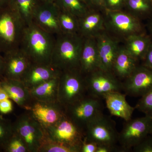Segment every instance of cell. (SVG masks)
<instances>
[{"label":"cell","mask_w":152,"mask_h":152,"mask_svg":"<svg viewBox=\"0 0 152 152\" xmlns=\"http://www.w3.org/2000/svg\"><path fill=\"white\" fill-rule=\"evenodd\" d=\"M56 36L34 23L26 26L19 48L33 64H50Z\"/></svg>","instance_id":"1"},{"label":"cell","mask_w":152,"mask_h":152,"mask_svg":"<svg viewBox=\"0 0 152 152\" xmlns=\"http://www.w3.org/2000/svg\"><path fill=\"white\" fill-rule=\"evenodd\" d=\"M84 38L79 34L56 36L50 65L60 72L80 70V57Z\"/></svg>","instance_id":"2"},{"label":"cell","mask_w":152,"mask_h":152,"mask_svg":"<svg viewBox=\"0 0 152 152\" xmlns=\"http://www.w3.org/2000/svg\"><path fill=\"white\" fill-rule=\"evenodd\" d=\"M26 26L10 4L0 8V51L19 49Z\"/></svg>","instance_id":"3"},{"label":"cell","mask_w":152,"mask_h":152,"mask_svg":"<svg viewBox=\"0 0 152 152\" xmlns=\"http://www.w3.org/2000/svg\"><path fill=\"white\" fill-rule=\"evenodd\" d=\"M104 28L119 42H124L131 36L145 33L142 20L124 10L104 11Z\"/></svg>","instance_id":"4"},{"label":"cell","mask_w":152,"mask_h":152,"mask_svg":"<svg viewBox=\"0 0 152 152\" xmlns=\"http://www.w3.org/2000/svg\"><path fill=\"white\" fill-rule=\"evenodd\" d=\"M87 95L85 76L79 70L61 72L59 77L58 102L65 108Z\"/></svg>","instance_id":"5"},{"label":"cell","mask_w":152,"mask_h":152,"mask_svg":"<svg viewBox=\"0 0 152 152\" xmlns=\"http://www.w3.org/2000/svg\"><path fill=\"white\" fill-rule=\"evenodd\" d=\"M101 100L87 95L66 107L65 115L85 133L87 126L103 114V105Z\"/></svg>","instance_id":"6"},{"label":"cell","mask_w":152,"mask_h":152,"mask_svg":"<svg viewBox=\"0 0 152 152\" xmlns=\"http://www.w3.org/2000/svg\"><path fill=\"white\" fill-rule=\"evenodd\" d=\"M13 127L14 132L24 142L29 152H39L46 133L29 111L18 117L13 123Z\"/></svg>","instance_id":"7"},{"label":"cell","mask_w":152,"mask_h":152,"mask_svg":"<svg viewBox=\"0 0 152 152\" xmlns=\"http://www.w3.org/2000/svg\"><path fill=\"white\" fill-rule=\"evenodd\" d=\"M118 137L115 123L104 114L90 123L85 131L84 139L87 141L109 146L122 152L121 147L117 146Z\"/></svg>","instance_id":"8"},{"label":"cell","mask_w":152,"mask_h":152,"mask_svg":"<svg viewBox=\"0 0 152 152\" xmlns=\"http://www.w3.org/2000/svg\"><path fill=\"white\" fill-rule=\"evenodd\" d=\"M152 118L148 116L125 121L119 133L118 143L122 152L129 151L150 134Z\"/></svg>","instance_id":"9"},{"label":"cell","mask_w":152,"mask_h":152,"mask_svg":"<svg viewBox=\"0 0 152 152\" xmlns=\"http://www.w3.org/2000/svg\"><path fill=\"white\" fill-rule=\"evenodd\" d=\"M87 94L103 99L110 93L123 91L122 81L113 73L98 69L85 76Z\"/></svg>","instance_id":"10"},{"label":"cell","mask_w":152,"mask_h":152,"mask_svg":"<svg viewBox=\"0 0 152 152\" xmlns=\"http://www.w3.org/2000/svg\"><path fill=\"white\" fill-rule=\"evenodd\" d=\"M45 130L47 136L52 140L81 149L85 133L65 115L58 122Z\"/></svg>","instance_id":"11"},{"label":"cell","mask_w":152,"mask_h":152,"mask_svg":"<svg viewBox=\"0 0 152 152\" xmlns=\"http://www.w3.org/2000/svg\"><path fill=\"white\" fill-rule=\"evenodd\" d=\"M123 91L132 97H141L152 89V69L138 65L122 81Z\"/></svg>","instance_id":"12"},{"label":"cell","mask_w":152,"mask_h":152,"mask_svg":"<svg viewBox=\"0 0 152 152\" xmlns=\"http://www.w3.org/2000/svg\"><path fill=\"white\" fill-rule=\"evenodd\" d=\"M28 111L45 129L54 125L65 115V108L58 102L34 100Z\"/></svg>","instance_id":"13"},{"label":"cell","mask_w":152,"mask_h":152,"mask_svg":"<svg viewBox=\"0 0 152 152\" xmlns=\"http://www.w3.org/2000/svg\"><path fill=\"white\" fill-rule=\"evenodd\" d=\"M95 38L99 53V69L113 73L114 61L121 46L120 42L110 35L105 30Z\"/></svg>","instance_id":"14"},{"label":"cell","mask_w":152,"mask_h":152,"mask_svg":"<svg viewBox=\"0 0 152 152\" xmlns=\"http://www.w3.org/2000/svg\"><path fill=\"white\" fill-rule=\"evenodd\" d=\"M3 57L4 79L21 80L32 64L28 57L20 48L4 54Z\"/></svg>","instance_id":"15"},{"label":"cell","mask_w":152,"mask_h":152,"mask_svg":"<svg viewBox=\"0 0 152 152\" xmlns=\"http://www.w3.org/2000/svg\"><path fill=\"white\" fill-rule=\"evenodd\" d=\"M33 23L55 36L62 33L58 22V8L53 3H41L37 9Z\"/></svg>","instance_id":"16"},{"label":"cell","mask_w":152,"mask_h":152,"mask_svg":"<svg viewBox=\"0 0 152 152\" xmlns=\"http://www.w3.org/2000/svg\"><path fill=\"white\" fill-rule=\"evenodd\" d=\"M104 11L90 9L79 18V34L84 38L95 37L104 31Z\"/></svg>","instance_id":"17"},{"label":"cell","mask_w":152,"mask_h":152,"mask_svg":"<svg viewBox=\"0 0 152 152\" xmlns=\"http://www.w3.org/2000/svg\"><path fill=\"white\" fill-rule=\"evenodd\" d=\"M61 72L50 64L32 63L21 81L30 90L44 82L58 77Z\"/></svg>","instance_id":"18"},{"label":"cell","mask_w":152,"mask_h":152,"mask_svg":"<svg viewBox=\"0 0 152 152\" xmlns=\"http://www.w3.org/2000/svg\"><path fill=\"white\" fill-rule=\"evenodd\" d=\"M2 87L10 99L21 107L29 110L34 102L30 90L21 80L4 79L0 80Z\"/></svg>","instance_id":"19"},{"label":"cell","mask_w":152,"mask_h":152,"mask_svg":"<svg viewBox=\"0 0 152 152\" xmlns=\"http://www.w3.org/2000/svg\"><path fill=\"white\" fill-rule=\"evenodd\" d=\"M99 53L95 37L84 38L80 61V71L84 76L99 69Z\"/></svg>","instance_id":"20"},{"label":"cell","mask_w":152,"mask_h":152,"mask_svg":"<svg viewBox=\"0 0 152 152\" xmlns=\"http://www.w3.org/2000/svg\"><path fill=\"white\" fill-rule=\"evenodd\" d=\"M126 96L121 92H115L107 94L103 98L111 115L122 118L125 121L132 118L136 110L135 107H132L128 103Z\"/></svg>","instance_id":"21"},{"label":"cell","mask_w":152,"mask_h":152,"mask_svg":"<svg viewBox=\"0 0 152 152\" xmlns=\"http://www.w3.org/2000/svg\"><path fill=\"white\" fill-rule=\"evenodd\" d=\"M137 61L131 56L124 46H121L114 61L112 72L122 81L129 77L138 64Z\"/></svg>","instance_id":"22"},{"label":"cell","mask_w":152,"mask_h":152,"mask_svg":"<svg viewBox=\"0 0 152 152\" xmlns=\"http://www.w3.org/2000/svg\"><path fill=\"white\" fill-rule=\"evenodd\" d=\"M152 38L145 33L131 36L124 41V48L131 56L139 61H143Z\"/></svg>","instance_id":"23"},{"label":"cell","mask_w":152,"mask_h":152,"mask_svg":"<svg viewBox=\"0 0 152 152\" xmlns=\"http://www.w3.org/2000/svg\"><path fill=\"white\" fill-rule=\"evenodd\" d=\"M59 77L42 83L30 90L33 99L47 102H58Z\"/></svg>","instance_id":"24"},{"label":"cell","mask_w":152,"mask_h":152,"mask_svg":"<svg viewBox=\"0 0 152 152\" xmlns=\"http://www.w3.org/2000/svg\"><path fill=\"white\" fill-rule=\"evenodd\" d=\"M40 3L39 0H11L9 4L28 26L32 23L34 15Z\"/></svg>","instance_id":"25"},{"label":"cell","mask_w":152,"mask_h":152,"mask_svg":"<svg viewBox=\"0 0 152 152\" xmlns=\"http://www.w3.org/2000/svg\"><path fill=\"white\" fill-rule=\"evenodd\" d=\"M123 10L141 20L152 16L151 0H126Z\"/></svg>","instance_id":"26"},{"label":"cell","mask_w":152,"mask_h":152,"mask_svg":"<svg viewBox=\"0 0 152 152\" xmlns=\"http://www.w3.org/2000/svg\"><path fill=\"white\" fill-rule=\"evenodd\" d=\"M53 2L58 8L69 12L78 18L90 10L83 0H54Z\"/></svg>","instance_id":"27"},{"label":"cell","mask_w":152,"mask_h":152,"mask_svg":"<svg viewBox=\"0 0 152 152\" xmlns=\"http://www.w3.org/2000/svg\"><path fill=\"white\" fill-rule=\"evenodd\" d=\"M58 22L62 33L78 34L79 18L77 17L69 12L58 9Z\"/></svg>","instance_id":"28"},{"label":"cell","mask_w":152,"mask_h":152,"mask_svg":"<svg viewBox=\"0 0 152 152\" xmlns=\"http://www.w3.org/2000/svg\"><path fill=\"white\" fill-rule=\"evenodd\" d=\"M39 152H80V149L57 142L50 140L47 135Z\"/></svg>","instance_id":"29"},{"label":"cell","mask_w":152,"mask_h":152,"mask_svg":"<svg viewBox=\"0 0 152 152\" xmlns=\"http://www.w3.org/2000/svg\"><path fill=\"white\" fill-rule=\"evenodd\" d=\"M13 133V123L0 116V150H4Z\"/></svg>","instance_id":"30"},{"label":"cell","mask_w":152,"mask_h":152,"mask_svg":"<svg viewBox=\"0 0 152 152\" xmlns=\"http://www.w3.org/2000/svg\"><path fill=\"white\" fill-rule=\"evenodd\" d=\"M3 151L6 152H29L24 142L15 132L6 145Z\"/></svg>","instance_id":"31"},{"label":"cell","mask_w":152,"mask_h":152,"mask_svg":"<svg viewBox=\"0 0 152 152\" xmlns=\"http://www.w3.org/2000/svg\"><path fill=\"white\" fill-rule=\"evenodd\" d=\"M135 107L145 115L152 118V89L141 96Z\"/></svg>","instance_id":"32"},{"label":"cell","mask_w":152,"mask_h":152,"mask_svg":"<svg viewBox=\"0 0 152 152\" xmlns=\"http://www.w3.org/2000/svg\"><path fill=\"white\" fill-rule=\"evenodd\" d=\"M126 0H103V8L104 11L123 10Z\"/></svg>","instance_id":"33"},{"label":"cell","mask_w":152,"mask_h":152,"mask_svg":"<svg viewBox=\"0 0 152 152\" xmlns=\"http://www.w3.org/2000/svg\"><path fill=\"white\" fill-rule=\"evenodd\" d=\"M132 150L134 152H152V136L151 134L147 136Z\"/></svg>","instance_id":"34"},{"label":"cell","mask_w":152,"mask_h":152,"mask_svg":"<svg viewBox=\"0 0 152 152\" xmlns=\"http://www.w3.org/2000/svg\"><path fill=\"white\" fill-rule=\"evenodd\" d=\"M13 106L10 99L0 102V113L3 114L10 113L12 111Z\"/></svg>","instance_id":"35"},{"label":"cell","mask_w":152,"mask_h":152,"mask_svg":"<svg viewBox=\"0 0 152 152\" xmlns=\"http://www.w3.org/2000/svg\"><path fill=\"white\" fill-rule=\"evenodd\" d=\"M98 146L96 143L87 141L84 139L81 147L80 152H96Z\"/></svg>","instance_id":"36"},{"label":"cell","mask_w":152,"mask_h":152,"mask_svg":"<svg viewBox=\"0 0 152 152\" xmlns=\"http://www.w3.org/2000/svg\"><path fill=\"white\" fill-rule=\"evenodd\" d=\"M142 65L152 69V41L143 61Z\"/></svg>","instance_id":"37"},{"label":"cell","mask_w":152,"mask_h":152,"mask_svg":"<svg viewBox=\"0 0 152 152\" xmlns=\"http://www.w3.org/2000/svg\"><path fill=\"white\" fill-rule=\"evenodd\" d=\"M90 9L103 10V0H83Z\"/></svg>","instance_id":"38"},{"label":"cell","mask_w":152,"mask_h":152,"mask_svg":"<svg viewBox=\"0 0 152 152\" xmlns=\"http://www.w3.org/2000/svg\"><path fill=\"white\" fill-rule=\"evenodd\" d=\"M119 152L118 150L115 148L105 145H98L96 152Z\"/></svg>","instance_id":"39"},{"label":"cell","mask_w":152,"mask_h":152,"mask_svg":"<svg viewBox=\"0 0 152 152\" xmlns=\"http://www.w3.org/2000/svg\"><path fill=\"white\" fill-rule=\"evenodd\" d=\"M10 99L9 95L5 90L0 86V102Z\"/></svg>","instance_id":"40"},{"label":"cell","mask_w":152,"mask_h":152,"mask_svg":"<svg viewBox=\"0 0 152 152\" xmlns=\"http://www.w3.org/2000/svg\"><path fill=\"white\" fill-rule=\"evenodd\" d=\"M3 67H4V57L3 54L0 51V80H3Z\"/></svg>","instance_id":"41"},{"label":"cell","mask_w":152,"mask_h":152,"mask_svg":"<svg viewBox=\"0 0 152 152\" xmlns=\"http://www.w3.org/2000/svg\"><path fill=\"white\" fill-rule=\"evenodd\" d=\"M147 28V29L150 33V36L152 38V16L148 20Z\"/></svg>","instance_id":"42"},{"label":"cell","mask_w":152,"mask_h":152,"mask_svg":"<svg viewBox=\"0 0 152 152\" xmlns=\"http://www.w3.org/2000/svg\"><path fill=\"white\" fill-rule=\"evenodd\" d=\"M10 1L11 0H0V8L8 5Z\"/></svg>","instance_id":"43"},{"label":"cell","mask_w":152,"mask_h":152,"mask_svg":"<svg viewBox=\"0 0 152 152\" xmlns=\"http://www.w3.org/2000/svg\"><path fill=\"white\" fill-rule=\"evenodd\" d=\"M41 3H53L54 0H39Z\"/></svg>","instance_id":"44"},{"label":"cell","mask_w":152,"mask_h":152,"mask_svg":"<svg viewBox=\"0 0 152 152\" xmlns=\"http://www.w3.org/2000/svg\"><path fill=\"white\" fill-rule=\"evenodd\" d=\"M150 134H151V135L152 136V125L151 129V132H150Z\"/></svg>","instance_id":"45"},{"label":"cell","mask_w":152,"mask_h":152,"mask_svg":"<svg viewBox=\"0 0 152 152\" xmlns=\"http://www.w3.org/2000/svg\"><path fill=\"white\" fill-rule=\"evenodd\" d=\"M151 1H152V0H151Z\"/></svg>","instance_id":"46"}]
</instances>
